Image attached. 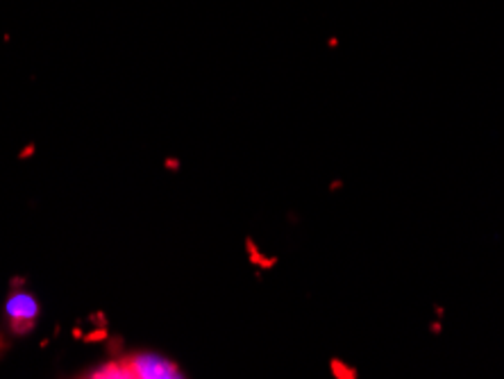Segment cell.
I'll list each match as a JSON object with an SVG mask.
<instances>
[{"mask_svg":"<svg viewBox=\"0 0 504 379\" xmlns=\"http://www.w3.org/2000/svg\"><path fill=\"white\" fill-rule=\"evenodd\" d=\"M127 364L132 368L136 379H182L180 371L166 362L162 357L155 355H134L127 357Z\"/></svg>","mask_w":504,"mask_h":379,"instance_id":"obj_2","label":"cell"},{"mask_svg":"<svg viewBox=\"0 0 504 379\" xmlns=\"http://www.w3.org/2000/svg\"><path fill=\"white\" fill-rule=\"evenodd\" d=\"M87 379H136L132 368H130L127 359H120V362H111L107 366L98 368L96 373H91Z\"/></svg>","mask_w":504,"mask_h":379,"instance_id":"obj_3","label":"cell"},{"mask_svg":"<svg viewBox=\"0 0 504 379\" xmlns=\"http://www.w3.org/2000/svg\"><path fill=\"white\" fill-rule=\"evenodd\" d=\"M39 316V304L25 291H14L7 300V318L12 322L16 334H25L30 331Z\"/></svg>","mask_w":504,"mask_h":379,"instance_id":"obj_1","label":"cell"},{"mask_svg":"<svg viewBox=\"0 0 504 379\" xmlns=\"http://www.w3.org/2000/svg\"><path fill=\"white\" fill-rule=\"evenodd\" d=\"M332 368H334V375L339 377V379H354V373L350 371L348 366H341L339 362H334Z\"/></svg>","mask_w":504,"mask_h":379,"instance_id":"obj_4","label":"cell"}]
</instances>
